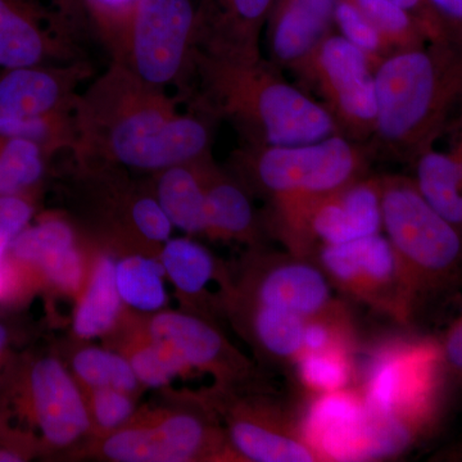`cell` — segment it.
<instances>
[{"label": "cell", "instance_id": "cell-30", "mask_svg": "<svg viewBox=\"0 0 462 462\" xmlns=\"http://www.w3.org/2000/svg\"><path fill=\"white\" fill-rule=\"evenodd\" d=\"M294 365L300 384L315 396L346 391L354 378L349 352L303 354Z\"/></svg>", "mask_w": 462, "mask_h": 462}, {"label": "cell", "instance_id": "cell-31", "mask_svg": "<svg viewBox=\"0 0 462 462\" xmlns=\"http://www.w3.org/2000/svg\"><path fill=\"white\" fill-rule=\"evenodd\" d=\"M84 394L93 428L90 439L120 430L132 420L139 410L136 403L138 396L120 389H84Z\"/></svg>", "mask_w": 462, "mask_h": 462}, {"label": "cell", "instance_id": "cell-16", "mask_svg": "<svg viewBox=\"0 0 462 462\" xmlns=\"http://www.w3.org/2000/svg\"><path fill=\"white\" fill-rule=\"evenodd\" d=\"M89 60L0 69V134L75 115L81 85L93 78Z\"/></svg>", "mask_w": 462, "mask_h": 462}, {"label": "cell", "instance_id": "cell-10", "mask_svg": "<svg viewBox=\"0 0 462 462\" xmlns=\"http://www.w3.org/2000/svg\"><path fill=\"white\" fill-rule=\"evenodd\" d=\"M289 72L329 114L339 135L370 144L378 99L375 74L363 51L333 30Z\"/></svg>", "mask_w": 462, "mask_h": 462}, {"label": "cell", "instance_id": "cell-34", "mask_svg": "<svg viewBox=\"0 0 462 462\" xmlns=\"http://www.w3.org/2000/svg\"><path fill=\"white\" fill-rule=\"evenodd\" d=\"M38 193L0 196V263L7 257L18 234L35 218Z\"/></svg>", "mask_w": 462, "mask_h": 462}, {"label": "cell", "instance_id": "cell-23", "mask_svg": "<svg viewBox=\"0 0 462 462\" xmlns=\"http://www.w3.org/2000/svg\"><path fill=\"white\" fill-rule=\"evenodd\" d=\"M200 160L154 172L149 184L173 227L190 236H205L206 233V190Z\"/></svg>", "mask_w": 462, "mask_h": 462}, {"label": "cell", "instance_id": "cell-14", "mask_svg": "<svg viewBox=\"0 0 462 462\" xmlns=\"http://www.w3.org/2000/svg\"><path fill=\"white\" fill-rule=\"evenodd\" d=\"M254 249L238 281H229L224 291L305 319L343 307L334 297L329 279L311 258Z\"/></svg>", "mask_w": 462, "mask_h": 462}, {"label": "cell", "instance_id": "cell-24", "mask_svg": "<svg viewBox=\"0 0 462 462\" xmlns=\"http://www.w3.org/2000/svg\"><path fill=\"white\" fill-rule=\"evenodd\" d=\"M158 260L165 270L167 281L185 300L205 302L209 282L226 284V273H221L211 252L190 238H170L161 247Z\"/></svg>", "mask_w": 462, "mask_h": 462}, {"label": "cell", "instance_id": "cell-41", "mask_svg": "<svg viewBox=\"0 0 462 462\" xmlns=\"http://www.w3.org/2000/svg\"><path fill=\"white\" fill-rule=\"evenodd\" d=\"M447 133L451 134V142H449V148L447 151L454 158L462 178V106L455 115L452 123L449 124Z\"/></svg>", "mask_w": 462, "mask_h": 462}, {"label": "cell", "instance_id": "cell-32", "mask_svg": "<svg viewBox=\"0 0 462 462\" xmlns=\"http://www.w3.org/2000/svg\"><path fill=\"white\" fill-rule=\"evenodd\" d=\"M334 30L363 51L374 71L383 60L391 56L382 35L354 0H339L334 14Z\"/></svg>", "mask_w": 462, "mask_h": 462}, {"label": "cell", "instance_id": "cell-37", "mask_svg": "<svg viewBox=\"0 0 462 462\" xmlns=\"http://www.w3.org/2000/svg\"><path fill=\"white\" fill-rule=\"evenodd\" d=\"M389 2L400 5L401 8L415 17L424 27L430 42H449L445 27L440 23L430 0H389Z\"/></svg>", "mask_w": 462, "mask_h": 462}, {"label": "cell", "instance_id": "cell-43", "mask_svg": "<svg viewBox=\"0 0 462 462\" xmlns=\"http://www.w3.org/2000/svg\"><path fill=\"white\" fill-rule=\"evenodd\" d=\"M9 424L7 421V418H5V413L0 412V438L5 436V431L9 430Z\"/></svg>", "mask_w": 462, "mask_h": 462}, {"label": "cell", "instance_id": "cell-33", "mask_svg": "<svg viewBox=\"0 0 462 462\" xmlns=\"http://www.w3.org/2000/svg\"><path fill=\"white\" fill-rule=\"evenodd\" d=\"M354 330L345 306L327 314L306 319L303 354L329 351L351 354Z\"/></svg>", "mask_w": 462, "mask_h": 462}, {"label": "cell", "instance_id": "cell-1", "mask_svg": "<svg viewBox=\"0 0 462 462\" xmlns=\"http://www.w3.org/2000/svg\"><path fill=\"white\" fill-rule=\"evenodd\" d=\"M179 97L111 62L80 93L75 111V162L157 172L212 154L216 121L181 114Z\"/></svg>", "mask_w": 462, "mask_h": 462}, {"label": "cell", "instance_id": "cell-18", "mask_svg": "<svg viewBox=\"0 0 462 462\" xmlns=\"http://www.w3.org/2000/svg\"><path fill=\"white\" fill-rule=\"evenodd\" d=\"M339 0H275L266 26L267 60L291 71L330 32Z\"/></svg>", "mask_w": 462, "mask_h": 462}, {"label": "cell", "instance_id": "cell-22", "mask_svg": "<svg viewBox=\"0 0 462 462\" xmlns=\"http://www.w3.org/2000/svg\"><path fill=\"white\" fill-rule=\"evenodd\" d=\"M115 263L112 249L94 247L89 273L72 315V333L79 340L111 337L123 324L127 309L116 287Z\"/></svg>", "mask_w": 462, "mask_h": 462}, {"label": "cell", "instance_id": "cell-5", "mask_svg": "<svg viewBox=\"0 0 462 462\" xmlns=\"http://www.w3.org/2000/svg\"><path fill=\"white\" fill-rule=\"evenodd\" d=\"M382 231L411 285L416 307L462 278V236L434 211L412 178L378 176Z\"/></svg>", "mask_w": 462, "mask_h": 462}, {"label": "cell", "instance_id": "cell-20", "mask_svg": "<svg viewBox=\"0 0 462 462\" xmlns=\"http://www.w3.org/2000/svg\"><path fill=\"white\" fill-rule=\"evenodd\" d=\"M206 190L205 236L258 248L263 229L248 190L215 162L212 154L200 160Z\"/></svg>", "mask_w": 462, "mask_h": 462}, {"label": "cell", "instance_id": "cell-36", "mask_svg": "<svg viewBox=\"0 0 462 462\" xmlns=\"http://www.w3.org/2000/svg\"><path fill=\"white\" fill-rule=\"evenodd\" d=\"M42 454L39 437L32 430L9 428L0 438V462H25Z\"/></svg>", "mask_w": 462, "mask_h": 462}, {"label": "cell", "instance_id": "cell-28", "mask_svg": "<svg viewBox=\"0 0 462 462\" xmlns=\"http://www.w3.org/2000/svg\"><path fill=\"white\" fill-rule=\"evenodd\" d=\"M48 158L35 143L0 134V196L39 191Z\"/></svg>", "mask_w": 462, "mask_h": 462}, {"label": "cell", "instance_id": "cell-12", "mask_svg": "<svg viewBox=\"0 0 462 462\" xmlns=\"http://www.w3.org/2000/svg\"><path fill=\"white\" fill-rule=\"evenodd\" d=\"M311 260L343 293L403 324L411 320L416 310L411 285L384 234L319 245Z\"/></svg>", "mask_w": 462, "mask_h": 462}, {"label": "cell", "instance_id": "cell-29", "mask_svg": "<svg viewBox=\"0 0 462 462\" xmlns=\"http://www.w3.org/2000/svg\"><path fill=\"white\" fill-rule=\"evenodd\" d=\"M372 21L391 54L416 50L430 42L415 17L389 0H354Z\"/></svg>", "mask_w": 462, "mask_h": 462}, {"label": "cell", "instance_id": "cell-15", "mask_svg": "<svg viewBox=\"0 0 462 462\" xmlns=\"http://www.w3.org/2000/svg\"><path fill=\"white\" fill-rule=\"evenodd\" d=\"M139 321L151 338L170 346L191 373L211 375L215 388L260 391L256 387L260 375L254 364L205 316L166 309L156 314L139 315Z\"/></svg>", "mask_w": 462, "mask_h": 462}, {"label": "cell", "instance_id": "cell-35", "mask_svg": "<svg viewBox=\"0 0 462 462\" xmlns=\"http://www.w3.org/2000/svg\"><path fill=\"white\" fill-rule=\"evenodd\" d=\"M35 293L27 273L7 254L0 263V309L23 305Z\"/></svg>", "mask_w": 462, "mask_h": 462}, {"label": "cell", "instance_id": "cell-40", "mask_svg": "<svg viewBox=\"0 0 462 462\" xmlns=\"http://www.w3.org/2000/svg\"><path fill=\"white\" fill-rule=\"evenodd\" d=\"M439 346L445 366L456 375L462 376V312L446 331Z\"/></svg>", "mask_w": 462, "mask_h": 462}, {"label": "cell", "instance_id": "cell-39", "mask_svg": "<svg viewBox=\"0 0 462 462\" xmlns=\"http://www.w3.org/2000/svg\"><path fill=\"white\" fill-rule=\"evenodd\" d=\"M449 42L462 47V0H430Z\"/></svg>", "mask_w": 462, "mask_h": 462}, {"label": "cell", "instance_id": "cell-26", "mask_svg": "<svg viewBox=\"0 0 462 462\" xmlns=\"http://www.w3.org/2000/svg\"><path fill=\"white\" fill-rule=\"evenodd\" d=\"M115 281L125 307L134 314H156L167 309L166 275L157 256L130 252L116 258Z\"/></svg>", "mask_w": 462, "mask_h": 462}, {"label": "cell", "instance_id": "cell-13", "mask_svg": "<svg viewBox=\"0 0 462 462\" xmlns=\"http://www.w3.org/2000/svg\"><path fill=\"white\" fill-rule=\"evenodd\" d=\"M207 398L224 419L225 433L239 461H322L302 427L260 391L234 392L212 388Z\"/></svg>", "mask_w": 462, "mask_h": 462}, {"label": "cell", "instance_id": "cell-25", "mask_svg": "<svg viewBox=\"0 0 462 462\" xmlns=\"http://www.w3.org/2000/svg\"><path fill=\"white\" fill-rule=\"evenodd\" d=\"M413 181L431 208L462 236V178L448 151L424 149L412 160Z\"/></svg>", "mask_w": 462, "mask_h": 462}, {"label": "cell", "instance_id": "cell-42", "mask_svg": "<svg viewBox=\"0 0 462 462\" xmlns=\"http://www.w3.org/2000/svg\"><path fill=\"white\" fill-rule=\"evenodd\" d=\"M12 343H14V333L11 328L5 322H0V373L14 357L12 354Z\"/></svg>", "mask_w": 462, "mask_h": 462}, {"label": "cell", "instance_id": "cell-11", "mask_svg": "<svg viewBox=\"0 0 462 462\" xmlns=\"http://www.w3.org/2000/svg\"><path fill=\"white\" fill-rule=\"evenodd\" d=\"M80 0H0V69L88 60Z\"/></svg>", "mask_w": 462, "mask_h": 462}, {"label": "cell", "instance_id": "cell-21", "mask_svg": "<svg viewBox=\"0 0 462 462\" xmlns=\"http://www.w3.org/2000/svg\"><path fill=\"white\" fill-rule=\"evenodd\" d=\"M221 307L263 357L276 364L294 365L302 356L306 324L302 316L258 305L227 291L221 293Z\"/></svg>", "mask_w": 462, "mask_h": 462}, {"label": "cell", "instance_id": "cell-38", "mask_svg": "<svg viewBox=\"0 0 462 462\" xmlns=\"http://www.w3.org/2000/svg\"><path fill=\"white\" fill-rule=\"evenodd\" d=\"M135 0H80L91 32L106 25L132 7Z\"/></svg>", "mask_w": 462, "mask_h": 462}, {"label": "cell", "instance_id": "cell-19", "mask_svg": "<svg viewBox=\"0 0 462 462\" xmlns=\"http://www.w3.org/2000/svg\"><path fill=\"white\" fill-rule=\"evenodd\" d=\"M197 47L227 54L258 56L261 35L275 0H197Z\"/></svg>", "mask_w": 462, "mask_h": 462}, {"label": "cell", "instance_id": "cell-27", "mask_svg": "<svg viewBox=\"0 0 462 462\" xmlns=\"http://www.w3.org/2000/svg\"><path fill=\"white\" fill-rule=\"evenodd\" d=\"M69 370L84 389L114 388L136 394L141 383L121 352L97 346H81L72 352Z\"/></svg>", "mask_w": 462, "mask_h": 462}, {"label": "cell", "instance_id": "cell-2", "mask_svg": "<svg viewBox=\"0 0 462 462\" xmlns=\"http://www.w3.org/2000/svg\"><path fill=\"white\" fill-rule=\"evenodd\" d=\"M179 89L189 109L226 121L242 145H297L334 135L320 103L291 84L263 54L243 56L197 47Z\"/></svg>", "mask_w": 462, "mask_h": 462}, {"label": "cell", "instance_id": "cell-4", "mask_svg": "<svg viewBox=\"0 0 462 462\" xmlns=\"http://www.w3.org/2000/svg\"><path fill=\"white\" fill-rule=\"evenodd\" d=\"M374 74L378 117L370 147L412 162L436 145L462 106V47L430 42L397 51Z\"/></svg>", "mask_w": 462, "mask_h": 462}, {"label": "cell", "instance_id": "cell-17", "mask_svg": "<svg viewBox=\"0 0 462 462\" xmlns=\"http://www.w3.org/2000/svg\"><path fill=\"white\" fill-rule=\"evenodd\" d=\"M383 233L378 176H366L327 197L306 225L307 257L319 245H340Z\"/></svg>", "mask_w": 462, "mask_h": 462}, {"label": "cell", "instance_id": "cell-6", "mask_svg": "<svg viewBox=\"0 0 462 462\" xmlns=\"http://www.w3.org/2000/svg\"><path fill=\"white\" fill-rule=\"evenodd\" d=\"M197 0H135L94 35L111 56L145 83L180 87L199 44Z\"/></svg>", "mask_w": 462, "mask_h": 462}, {"label": "cell", "instance_id": "cell-8", "mask_svg": "<svg viewBox=\"0 0 462 462\" xmlns=\"http://www.w3.org/2000/svg\"><path fill=\"white\" fill-rule=\"evenodd\" d=\"M439 343L392 340L367 365L361 396L374 420L415 439L436 411L440 370Z\"/></svg>", "mask_w": 462, "mask_h": 462}, {"label": "cell", "instance_id": "cell-9", "mask_svg": "<svg viewBox=\"0 0 462 462\" xmlns=\"http://www.w3.org/2000/svg\"><path fill=\"white\" fill-rule=\"evenodd\" d=\"M0 385L9 407L39 431L42 452L67 451L93 436L84 389L56 356L12 358Z\"/></svg>", "mask_w": 462, "mask_h": 462}, {"label": "cell", "instance_id": "cell-7", "mask_svg": "<svg viewBox=\"0 0 462 462\" xmlns=\"http://www.w3.org/2000/svg\"><path fill=\"white\" fill-rule=\"evenodd\" d=\"M87 448L112 462L239 461L206 394L175 407L139 409L120 430L88 440Z\"/></svg>", "mask_w": 462, "mask_h": 462}, {"label": "cell", "instance_id": "cell-3", "mask_svg": "<svg viewBox=\"0 0 462 462\" xmlns=\"http://www.w3.org/2000/svg\"><path fill=\"white\" fill-rule=\"evenodd\" d=\"M375 152L339 134L297 145H242L231 156V175L270 207V230L287 251L306 257L305 233L312 209L346 185L369 176Z\"/></svg>", "mask_w": 462, "mask_h": 462}]
</instances>
